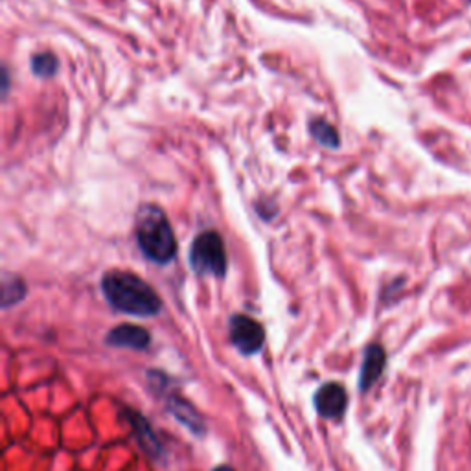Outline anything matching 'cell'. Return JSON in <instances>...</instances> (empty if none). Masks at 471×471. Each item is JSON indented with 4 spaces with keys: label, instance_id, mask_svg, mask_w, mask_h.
<instances>
[{
    "label": "cell",
    "instance_id": "obj_1",
    "mask_svg": "<svg viewBox=\"0 0 471 471\" xmlns=\"http://www.w3.org/2000/svg\"><path fill=\"white\" fill-rule=\"evenodd\" d=\"M101 291L116 311L133 317H153L162 308L157 291L129 270H109L101 278Z\"/></svg>",
    "mask_w": 471,
    "mask_h": 471
},
{
    "label": "cell",
    "instance_id": "obj_2",
    "mask_svg": "<svg viewBox=\"0 0 471 471\" xmlns=\"http://www.w3.org/2000/svg\"><path fill=\"white\" fill-rule=\"evenodd\" d=\"M136 241L148 260L164 265L177 254V240L168 216L157 205H146L136 218Z\"/></svg>",
    "mask_w": 471,
    "mask_h": 471
},
{
    "label": "cell",
    "instance_id": "obj_3",
    "mask_svg": "<svg viewBox=\"0 0 471 471\" xmlns=\"http://www.w3.org/2000/svg\"><path fill=\"white\" fill-rule=\"evenodd\" d=\"M190 265L197 275L221 278L227 273V250L223 238L214 231L201 232L190 249Z\"/></svg>",
    "mask_w": 471,
    "mask_h": 471
},
{
    "label": "cell",
    "instance_id": "obj_4",
    "mask_svg": "<svg viewBox=\"0 0 471 471\" xmlns=\"http://www.w3.org/2000/svg\"><path fill=\"white\" fill-rule=\"evenodd\" d=\"M228 335H231L232 345L243 355L258 353L265 343V332H263L262 324L247 315H232L231 324H228Z\"/></svg>",
    "mask_w": 471,
    "mask_h": 471
},
{
    "label": "cell",
    "instance_id": "obj_5",
    "mask_svg": "<svg viewBox=\"0 0 471 471\" xmlns=\"http://www.w3.org/2000/svg\"><path fill=\"white\" fill-rule=\"evenodd\" d=\"M313 403L317 412L323 418L335 420L345 415L346 407H348V394L343 385L337 381H330L315 392Z\"/></svg>",
    "mask_w": 471,
    "mask_h": 471
},
{
    "label": "cell",
    "instance_id": "obj_6",
    "mask_svg": "<svg viewBox=\"0 0 471 471\" xmlns=\"http://www.w3.org/2000/svg\"><path fill=\"white\" fill-rule=\"evenodd\" d=\"M126 418L129 425H131L133 437L136 438L142 451L151 458H161L164 455V450H162V444L158 442L155 431H153L151 423L140 412H136V410H126Z\"/></svg>",
    "mask_w": 471,
    "mask_h": 471
},
{
    "label": "cell",
    "instance_id": "obj_7",
    "mask_svg": "<svg viewBox=\"0 0 471 471\" xmlns=\"http://www.w3.org/2000/svg\"><path fill=\"white\" fill-rule=\"evenodd\" d=\"M107 345L114 346V348H129V350H146L149 346L148 330L135 326V324H120V326L113 328L107 337Z\"/></svg>",
    "mask_w": 471,
    "mask_h": 471
},
{
    "label": "cell",
    "instance_id": "obj_8",
    "mask_svg": "<svg viewBox=\"0 0 471 471\" xmlns=\"http://www.w3.org/2000/svg\"><path fill=\"white\" fill-rule=\"evenodd\" d=\"M385 363H387V355H385L383 346H368L365 352V359H363L361 372H359V388L361 390H368L375 381L380 380V375L385 370Z\"/></svg>",
    "mask_w": 471,
    "mask_h": 471
},
{
    "label": "cell",
    "instance_id": "obj_9",
    "mask_svg": "<svg viewBox=\"0 0 471 471\" xmlns=\"http://www.w3.org/2000/svg\"><path fill=\"white\" fill-rule=\"evenodd\" d=\"M168 409H170L171 415L179 420L183 425H186L190 431L199 435V437L205 435V420H203V416L197 412L196 407H193L190 402H186L183 396L173 394V396L168 397Z\"/></svg>",
    "mask_w": 471,
    "mask_h": 471
},
{
    "label": "cell",
    "instance_id": "obj_10",
    "mask_svg": "<svg viewBox=\"0 0 471 471\" xmlns=\"http://www.w3.org/2000/svg\"><path fill=\"white\" fill-rule=\"evenodd\" d=\"M24 297H26V285H24V282L19 276L6 273L4 278H2V308L8 310L9 305L19 304Z\"/></svg>",
    "mask_w": 471,
    "mask_h": 471
},
{
    "label": "cell",
    "instance_id": "obj_11",
    "mask_svg": "<svg viewBox=\"0 0 471 471\" xmlns=\"http://www.w3.org/2000/svg\"><path fill=\"white\" fill-rule=\"evenodd\" d=\"M310 129H311V135L315 136V140H319L324 148H330V149L339 148V135H337L335 129H333L328 122H324V120H313Z\"/></svg>",
    "mask_w": 471,
    "mask_h": 471
},
{
    "label": "cell",
    "instance_id": "obj_12",
    "mask_svg": "<svg viewBox=\"0 0 471 471\" xmlns=\"http://www.w3.org/2000/svg\"><path fill=\"white\" fill-rule=\"evenodd\" d=\"M31 70H34L35 76L39 78H50L57 72V59L54 54H37V56L31 57Z\"/></svg>",
    "mask_w": 471,
    "mask_h": 471
},
{
    "label": "cell",
    "instance_id": "obj_13",
    "mask_svg": "<svg viewBox=\"0 0 471 471\" xmlns=\"http://www.w3.org/2000/svg\"><path fill=\"white\" fill-rule=\"evenodd\" d=\"M214 471H234L231 466H218L214 467Z\"/></svg>",
    "mask_w": 471,
    "mask_h": 471
}]
</instances>
